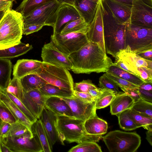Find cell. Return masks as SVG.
I'll use <instances>...</instances> for the list:
<instances>
[{"instance_id":"c3c4849f","label":"cell","mask_w":152,"mask_h":152,"mask_svg":"<svg viewBox=\"0 0 152 152\" xmlns=\"http://www.w3.org/2000/svg\"><path fill=\"white\" fill-rule=\"evenodd\" d=\"M119 87L124 93L131 97L134 99V102L141 99L138 92V89L136 90L122 87Z\"/></svg>"},{"instance_id":"7a4b0ae2","label":"cell","mask_w":152,"mask_h":152,"mask_svg":"<svg viewBox=\"0 0 152 152\" xmlns=\"http://www.w3.org/2000/svg\"><path fill=\"white\" fill-rule=\"evenodd\" d=\"M57 116L58 139L63 145L65 141L79 144L86 141L98 142L102 138V135L88 134L84 129L85 121L82 120L64 115Z\"/></svg>"},{"instance_id":"94428289","label":"cell","mask_w":152,"mask_h":152,"mask_svg":"<svg viewBox=\"0 0 152 152\" xmlns=\"http://www.w3.org/2000/svg\"><path fill=\"white\" fill-rule=\"evenodd\" d=\"M60 4L67 3L70 4L74 5V0H55Z\"/></svg>"},{"instance_id":"680465c9","label":"cell","mask_w":152,"mask_h":152,"mask_svg":"<svg viewBox=\"0 0 152 152\" xmlns=\"http://www.w3.org/2000/svg\"><path fill=\"white\" fill-rule=\"evenodd\" d=\"M0 145L1 152H12L9 148L2 142L0 139Z\"/></svg>"},{"instance_id":"816d5d0a","label":"cell","mask_w":152,"mask_h":152,"mask_svg":"<svg viewBox=\"0 0 152 152\" xmlns=\"http://www.w3.org/2000/svg\"><path fill=\"white\" fill-rule=\"evenodd\" d=\"M138 92L141 99L146 101L152 103V92L139 88Z\"/></svg>"},{"instance_id":"e575fe53","label":"cell","mask_w":152,"mask_h":152,"mask_svg":"<svg viewBox=\"0 0 152 152\" xmlns=\"http://www.w3.org/2000/svg\"><path fill=\"white\" fill-rule=\"evenodd\" d=\"M129 112L132 120L137 128L142 127L148 130H152V118L139 114L129 109Z\"/></svg>"},{"instance_id":"3957f363","label":"cell","mask_w":152,"mask_h":152,"mask_svg":"<svg viewBox=\"0 0 152 152\" xmlns=\"http://www.w3.org/2000/svg\"><path fill=\"white\" fill-rule=\"evenodd\" d=\"M103 22L106 52L115 58L119 50L126 48L125 31L127 23L118 21L104 7Z\"/></svg>"},{"instance_id":"8fae6325","label":"cell","mask_w":152,"mask_h":152,"mask_svg":"<svg viewBox=\"0 0 152 152\" xmlns=\"http://www.w3.org/2000/svg\"><path fill=\"white\" fill-rule=\"evenodd\" d=\"M129 23L152 28V6L142 0H133Z\"/></svg>"},{"instance_id":"4fadbf2b","label":"cell","mask_w":152,"mask_h":152,"mask_svg":"<svg viewBox=\"0 0 152 152\" xmlns=\"http://www.w3.org/2000/svg\"><path fill=\"white\" fill-rule=\"evenodd\" d=\"M69 106L74 118L84 121L96 115L95 101H85L73 95L61 97Z\"/></svg>"},{"instance_id":"ac0fdd59","label":"cell","mask_w":152,"mask_h":152,"mask_svg":"<svg viewBox=\"0 0 152 152\" xmlns=\"http://www.w3.org/2000/svg\"><path fill=\"white\" fill-rule=\"evenodd\" d=\"M81 17L73 5L67 3L61 4L58 11L53 28V34H59L68 23Z\"/></svg>"},{"instance_id":"6da1fadb","label":"cell","mask_w":152,"mask_h":152,"mask_svg":"<svg viewBox=\"0 0 152 152\" xmlns=\"http://www.w3.org/2000/svg\"><path fill=\"white\" fill-rule=\"evenodd\" d=\"M68 56L72 65L71 70L76 74L106 72L113 64L97 43L89 41Z\"/></svg>"},{"instance_id":"9f6ffc18","label":"cell","mask_w":152,"mask_h":152,"mask_svg":"<svg viewBox=\"0 0 152 152\" xmlns=\"http://www.w3.org/2000/svg\"><path fill=\"white\" fill-rule=\"evenodd\" d=\"M125 4L132 6L133 0H114ZM148 5L152 6V0H142Z\"/></svg>"},{"instance_id":"f1b7e54d","label":"cell","mask_w":152,"mask_h":152,"mask_svg":"<svg viewBox=\"0 0 152 152\" xmlns=\"http://www.w3.org/2000/svg\"><path fill=\"white\" fill-rule=\"evenodd\" d=\"M33 48L32 45L21 42L14 46L0 50V58H11L26 53Z\"/></svg>"},{"instance_id":"ba28073f","label":"cell","mask_w":152,"mask_h":152,"mask_svg":"<svg viewBox=\"0 0 152 152\" xmlns=\"http://www.w3.org/2000/svg\"><path fill=\"white\" fill-rule=\"evenodd\" d=\"M61 4L55 0L36 8L27 15L23 17V26L43 24L53 28Z\"/></svg>"},{"instance_id":"4316f807","label":"cell","mask_w":152,"mask_h":152,"mask_svg":"<svg viewBox=\"0 0 152 152\" xmlns=\"http://www.w3.org/2000/svg\"><path fill=\"white\" fill-rule=\"evenodd\" d=\"M24 91L34 89H39L48 83L37 74H31L20 79Z\"/></svg>"},{"instance_id":"74e56055","label":"cell","mask_w":152,"mask_h":152,"mask_svg":"<svg viewBox=\"0 0 152 152\" xmlns=\"http://www.w3.org/2000/svg\"><path fill=\"white\" fill-rule=\"evenodd\" d=\"M131 109L139 114L152 118V103L141 98L134 102Z\"/></svg>"},{"instance_id":"30bf717a","label":"cell","mask_w":152,"mask_h":152,"mask_svg":"<svg viewBox=\"0 0 152 152\" xmlns=\"http://www.w3.org/2000/svg\"><path fill=\"white\" fill-rule=\"evenodd\" d=\"M33 137H8L1 139L12 152H43V150L37 136Z\"/></svg>"},{"instance_id":"836d02e7","label":"cell","mask_w":152,"mask_h":152,"mask_svg":"<svg viewBox=\"0 0 152 152\" xmlns=\"http://www.w3.org/2000/svg\"><path fill=\"white\" fill-rule=\"evenodd\" d=\"M89 24L83 19H79L71 21L67 23L60 33L64 34L82 31H87Z\"/></svg>"},{"instance_id":"bcb514c9","label":"cell","mask_w":152,"mask_h":152,"mask_svg":"<svg viewBox=\"0 0 152 152\" xmlns=\"http://www.w3.org/2000/svg\"><path fill=\"white\" fill-rule=\"evenodd\" d=\"M140 77L145 83H152V69L145 67H138Z\"/></svg>"},{"instance_id":"03108f58","label":"cell","mask_w":152,"mask_h":152,"mask_svg":"<svg viewBox=\"0 0 152 152\" xmlns=\"http://www.w3.org/2000/svg\"><path fill=\"white\" fill-rule=\"evenodd\" d=\"M1 119L0 118V122H1Z\"/></svg>"},{"instance_id":"f6af8a7d","label":"cell","mask_w":152,"mask_h":152,"mask_svg":"<svg viewBox=\"0 0 152 152\" xmlns=\"http://www.w3.org/2000/svg\"><path fill=\"white\" fill-rule=\"evenodd\" d=\"M97 87L91 80L88 79L74 84L73 90L78 92L88 93L89 90Z\"/></svg>"},{"instance_id":"d4e9b609","label":"cell","mask_w":152,"mask_h":152,"mask_svg":"<svg viewBox=\"0 0 152 152\" xmlns=\"http://www.w3.org/2000/svg\"><path fill=\"white\" fill-rule=\"evenodd\" d=\"M0 101L8 108L16 121L23 124L31 131L32 124L5 93L0 91Z\"/></svg>"},{"instance_id":"f907efd6","label":"cell","mask_w":152,"mask_h":152,"mask_svg":"<svg viewBox=\"0 0 152 152\" xmlns=\"http://www.w3.org/2000/svg\"><path fill=\"white\" fill-rule=\"evenodd\" d=\"M10 125V124L1 121L0 123V139L7 137Z\"/></svg>"},{"instance_id":"91938a15","label":"cell","mask_w":152,"mask_h":152,"mask_svg":"<svg viewBox=\"0 0 152 152\" xmlns=\"http://www.w3.org/2000/svg\"><path fill=\"white\" fill-rule=\"evenodd\" d=\"M146 139L151 145H152V130H148L146 132Z\"/></svg>"},{"instance_id":"b9f144b4","label":"cell","mask_w":152,"mask_h":152,"mask_svg":"<svg viewBox=\"0 0 152 152\" xmlns=\"http://www.w3.org/2000/svg\"><path fill=\"white\" fill-rule=\"evenodd\" d=\"M3 92L8 96L32 124L37 120V119L32 114L20 100L10 93Z\"/></svg>"},{"instance_id":"ffe728a7","label":"cell","mask_w":152,"mask_h":152,"mask_svg":"<svg viewBox=\"0 0 152 152\" xmlns=\"http://www.w3.org/2000/svg\"><path fill=\"white\" fill-rule=\"evenodd\" d=\"M42 64V61L36 60H18L13 67V76L20 79L28 74H38L41 71Z\"/></svg>"},{"instance_id":"11a10c76","label":"cell","mask_w":152,"mask_h":152,"mask_svg":"<svg viewBox=\"0 0 152 152\" xmlns=\"http://www.w3.org/2000/svg\"><path fill=\"white\" fill-rule=\"evenodd\" d=\"M105 89L97 87L95 88L89 90L88 93L96 99L104 91Z\"/></svg>"},{"instance_id":"603a6c76","label":"cell","mask_w":152,"mask_h":152,"mask_svg":"<svg viewBox=\"0 0 152 152\" xmlns=\"http://www.w3.org/2000/svg\"><path fill=\"white\" fill-rule=\"evenodd\" d=\"M84 127L88 134L102 136L106 133L108 124L106 121L100 118L96 115L85 121Z\"/></svg>"},{"instance_id":"5bb4252c","label":"cell","mask_w":152,"mask_h":152,"mask_svg":"<svg viewBox=\"0 0 152 152\" xmlns=\"http://www.w3.org/2000/svg\"><path fill=\"white\" fill-rule=\"evenodd\" d=\"M115 58L122 61L133 72L134 75L140 79L137 70L138 67H145L152 69V61L140 57L132 52L128 45L125 48L120 50L116 54Z\"/></svg>"},{"instance_id":"5b68a950","label":"cell","mask_w":152,"mask_h":152,"mask_svg":"<svg viewBox=\"0 0 152 152\" xmlns=\"http://www.w3.org/2000/svg\"><path fill=\"white\" fill-rule=\"evenodd\" d=\"M102 138L110 152H134L141 142L140 137L136 133L119 130L110 131Z\"/></svg>"},{"instance_id":"44dd1931","label":"cell","mask_w":152,"mask_h":152,"mask_svg":"<svg viewBox=\"0 0 152 152\" xmlns=\"http://www.w3.org/2000/svg\"><path fill=\"white\" fill-rule=\"evenodd\" d=\"M98 4L91 0H74L73 5L81 18L89 25L95 15Z\"/></svg>"},{"instance_id":"60d3db41","label":"cell","mask_w":152,"mask_h":152,"mask_svg":"<svg viewBox=\"0 0 152 152\" xmlns=\"http://www.w3.org/2000/svg\"><path fill=\"white\" fill-rule=\"evenodd\" d=\"M99 85L101 88L111 91L116 95L124 92L120 91L118 86L104 74L99 78Z\"/></svg>"},{"instance_id":"6f0895ef","label":"cell","mask_w":152,"mask_h":152,"mask_svg":"<svg viewBox=\"0 0 152 152\" xmlns=\"http://www.w3.org/2000/svg\"><path fill=\"white\" fill-rule=\"evenodd\" d=\"M152 83L144 82L139 86V88L146 91L152 92Z\"/></svg>"},{"instance_id":"ab89813d","label":"cell","mask_w":152,"mask_h":152,"mask_svg":"<svg viewBox=\"0 0 152 152\" xmlns=\"http://www.w3.org/2000/svg\"><path fill=\"white\" fill-rule=\"evenodd\" d=\"M116 95L113 92L106 89L95 100L96 109L105 108L110 105Z\"/></svg>"},{"instance_id":"d590c367","label":"cell","mask_w":152,"mask_h":152,"mask_svg":"<svg viewBox=\"0 0 152 152\" xmlns=\"http://www.w3.org/2000/svg\"><path fill=\"white\" fill-rule=\"evenodd\" d=\"M129 110H126L117 115L120 128L126 131L132 130L138 128L131 118Z\"/></svg>"},{"instance_id":"52a82bcc","label":"cell","mask_w":152,"mask_h":152,"mask_svg":"<svg viewBox=\"0 0 152 152\" xmlns=\"http://www.w3.org/2000/svg\"><path fill=\"white\" fill-rule=\"evenodd\" d=\"M37 74L48 84L73 91L72 77L65 68L42 61L41 71Z\"/></svg>"},{"instance_id":"7bdbcfd3","label":"cell","mask_w":152,"mask_h":152,"mask_svg":"<svg viewBox=\"0 0 152 152\" xmlns=\"http://www.w3.org/2000/svg\"><path fill=\"white\" fill-rule=\"evenodd\" d=\"M104 74L107 77L115 83L118 87H122L136 90L139 88V86L120 78L111 73L106 72Z\"/></svg>"},{"instance_id":"8d00e7d4","label":"cell","mask_w":152,"mask_h":152,"mask_svg":"<svg viewBox=\"0 0 152 152\" xmlns=\"http://www.w3.org/2000/svg\"><path fill=\"white\" fill-rule=\"evenodd\" d=\"M68 152H102L100 147L96 142L91 141L82 142L72 147Z\"/></svg>"},{"instance_id":"d6986e66","label":"cell","mask_w":152,"mask_h":152,"mask_svg":"<svg viewBox=\"0 0 152 152\" xmlns=\"http://www.w3.org/2000/svg\"><path fill=\"white\" fill-rule=\"evenodd\" d=\"M104 8L110 12L118 21L129 23L132 6H128L114 0H102Z\"/></svg>"},{"instance_id":"ee69618b","label":"cell","mask_w":152,"mask_h":152,"mask_svg":"<svg viewBox=\"0 0 152 152\" xmlns=\"http://www.w3.org/2000/svg\"><path fill=\"white\" fill-rule=\"evenodd\" d=\"M0 118L2 121L10 124L16 122V120L8 108L0 101Z\"/></svg>"},{"instance_id":"681fc988","label":"cell","mask_w":152,"mask_h":152,"mask_svg":"<svg viewBox=\"0 0 152 152\" xmlns=\"http://www.w3.org/2000/svg\"><path fill=\"white\" fill-rule=\"evenodd\" d=\"M73 95L83 100L93 102L95 101L96 99L92 97L88 93L78 92L73 90Z\"/></svg>"},{"instance_id":"f5cc1de1","label":"cell","mask_w":152,"mask_h":152,"mask_svg":"<svg viewBox=\"0 0 152 152\" xmlns=\"http://www.w3.org/2000/svg\"><path fill=\"white\" fill-rule=\"evenodd\" d=\"M15 0H0V9L6 11L12 10L13 2Z\"/></svg>"},{"instance_id":"6125c7cd","label":"cell","mask_w":152,"mask_h":152,"mask_svg":"<svg viewBox=\"0 0 152 152\" xmlns=\"http://www.w3.org/2000/svg\"><path fill=\"white\" fill-rule=\"evenodd\" d=\"M7 11L0 9V21L4 17Z\"/></svg>"},{"instance_id":"484cf974","label":"cell","mask_w":152,"mask_h":152,"mask_svg":"<svg viewBox=\"0 0 152 152\" xmlns=\"http://www.w3.org/2000/svg\"><path fill=\"white\" fill-rule=\"evenodd\" d=\"M12 69V63L9 59L0 58V91H6L11 80Z\"/></svg>"},{"instance_id":"9c48e42d","label":"cell","mask_w":152,"mask_h":152,"mask_svg":"<svg viewBox=\"0 0 152 152\" xmlns=\"http://www.w3.org/2000/svg\"><path fill=\"white\" fill-rule=\"evenodd\" d=\"M87 31L52 35L51 41L58 49L68 55L76 51L88 42Z\"/></svg>"},{"instance_id":"9a60e30c","label":"cell","mask_w":152,"mask_h":152,"mask_svg":"<svg viewBox=\"0 0 152 152\" xmlns=\"http://www.w3.org/2000/svg\"><path fill=\"white\" fill-rule=\"evenodd\" d=\"M41 57L43 62L71 70L72 65L68 55L59 50L51 41L42 47Z\"/></svg>"},{"instance_id":"f35d334b","label":"cell","mask_w":152,"mask_h":152,"mask_svg":"<svg viewBox=\"0 0 152 152\" xmlns=\"http://www.w3.org/2000/svg\"><path fill=\"white\" fill-rule=\"evenodd\" d=\"M4 92L10 93L20 100L23 96L24 90L20 79L13 76Z\"/></svg>"},{"instance_id":"7dc6e473","label":"cell","mask_w":152,"mask_h":152,"mask_svg":"<svg viewBox=\"0 0 152 152\" xmlns=\"http://www.w3.org/2000/svg\"><path fill=\"white\" fill-rule=\"evenodd\" d=\"M45 26L43 24H34L23 26V34L28 35L36 32Z\"/></svg>"},{"instance_id":"cb8c5ba5","label":"cell","mask_w":152,"mask_h":152,"mask_svg":"<svg viewBox=\"0 0 152 152\" xmlns=\"http://www.w3.org/2000/svg\"><path fill=\"white\" fill-rule=\"evenodd\" d=\"M134 101L130 96L124 92L116 95L110 104V113L117 115L122 112L130 109Z\"/></svg>"},{"instance_id":"8992f818","label":"cell","mask_w":152,"mask_h":152,"mask_svg":"<svg viewBox=\"0 0 152 152\" xmlns=\"http://www.w3.org/2000/svg\"><path fill=\"white\" fill-rule=\"evenodd\" d=\"M125 44L136 53L152 48V28L127 23Z\"/></svg>"},{"instance_id":"e0dca14e","label":"cell","mask_w":152,"mask_h":152,"mask_svg":"<svg viewBox=\"0 0 152 152\" xmlns=\"http://www.w3.org/2000/svg\"><path fill=\"white\" fill-rule=\"evenodd\" d=\"M39 119L45 129L52 148L58 139L56 127L57 116L45 104Z\"/></svg>"},{"instance_id":"277c9868","label":"cell","mask_w":152,"mask_h":152,"mask_svg":"<svg viewBox=\"0 0 152 152\" xmlns=\"http://www.w3.org/2000/svg\"><path fill=\"white\" fill-rule=\"evenodd\" d=\"M23 16L15 10H7L0 21V50L20 43L23 35Z\"/></svg>"},{"instance_id":"4dcf8cb0","label":"cell","mask_w":152,"mask_h":152,"mask_svg":"<svg viewBox=\"0 0 152 152\" xmlns=\"http://www.w3.org/2000/svg\"><path fill=\"white\" fill-rule=\"evenodd\" d=\"M55 0H23L15 11L24 17L42 5Z\"/></svg>"},{"instance_id":"7c38bea8","label":"cell","mask_w":152,"mask_h":152,"mask_svg":"<svg viewBox=\"0 0 152 152\" xmlns=\"http://www.w3.org/2000/svg\"><path fill=\"white\" fill-rule=\"evenodd\" d=\"M103 6L102 0H99L95 15L88 27L87 35L89 41L97 43L106 53L103 29Z\"/></svg>"},{"instance_id":"db71d44e","label":"cell","mask_w":152,"mask_h":152,"mask_svg":"<svg viewBox=\"0 0 152 152\" xmlns=\"http://www.w3.org/2000/svg\"><path fill=\"white\" fill-rule=\"evenodd\" d=\"M136 54L144 59L152 61V48L138 52Z\"/></svg>"},{"instance_id":"be15d7a7","label":"cell","mask_w":152,"mask_h":152,"mask_svg":"<svg viewBox=\"0 0 152 152\" xmlns=\"http://www.w3.org/2000/svg\"><path fill=\"white\" fill-rule=\"evenodd\" d=\"M95 2H96V3H98L99 0H91Z\"/></svg>"},{"instance_id":"7402d4cb","label":"cell","mask_w":152,"mask_h":152,"mask_svg":"<svg viewBox=\"0 0 152 152\" xmlns=\"http://www.w3.org/2000/svg\"><path fill=\"white\" fill-rule=\"evenodd\" d=\"M45 104L57 115L74 117L69 106L60 97H49L46 99Z\"/></svg>"},{"instance_id":"83f0119b","label":"cell","mask_w":152,"mask_h":152,"mask_svg":"<svg viewBox=\"0 0 152 152\" xmlns=\"http://www.w3.org/2000/svg\"><path fill=\"white\" fill-rule=\"evenodd\" d=\"M31 131L38 137L42 145L43 152H52L51 147L46 132L39 119H38L31 126Z\"/></svg>"},{"instance_id":"e7e4bbea","label":"cell","mask_w":152,"mask_h":152,"mask_svg":"<svg viewBox=\"0 0 152 152\" xmlns=\"http://www.w3.org/2000/svg\"><path fill=\"white\" fill-rule=\"evenodd\" d=\"M0 152H1V147H0Z\"/></svg>"},{"instance_id":"f546056e","label":"cell","mask_w":152,"mask_h":152,"mask_svg":"<svg viewBox=\"0 0 152 152\" xmlns=\"http://www.w3.org/2000/svg\"><path fill=\"white\" fill-rule=\"evenodd\" d=\"M41 93L47 96L68 97L73 95V91L48 83L39 89Z\"/></svg>"},{"instance_id":"d6a6232c","label":"cell","mask_w":152,"mask_h":152,"mask_svg":"<svg viewBox=\"0 0 152 152\" xmlns=\"http://www.w3.org/2000/svg\"><path fill=\"white\" fill-rule=\"evenodd\" d=\"M20 136L32 138L33 137V135L31 131L27 127L19 122L16 121L11 124L7 137Z\"/></svg>"},{"instance_id":"2e32d148","label":"cell","mask_w":152,"mask_h":152,"mask_svg":"<svg viewBox=\"0 0 152 152\" xmlns=\"http://www.w3.org/2000/svg\"><path fill=\"white\" fill-rule=\"evenodd\" d=\"M48 97L43 95L39 89H34L24 91L20 100L32 114L38 119Z\"/></svg>"},{"instance_id":"1f68e13d","label":"cell","mask_w":152,"mask_h":152,"mask_svg":"<svg viewBox=\"0 0 152 152\" xmlns=\"http://www.w3.org/2000/svg\"><path fill=\"white\" fill-rule=\"evenodd\" d=\"M106 72H109L139 86L144 82L135 75L131 74L114 64L111 66Z\"/></svg>"}]
</instances>
